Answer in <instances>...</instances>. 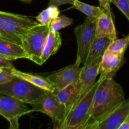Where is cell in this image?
Segmentation results:
<instances>
[{"label":"cell","instance_id":"e0dca14e","mask_svg":"<svg viewBox=\"0 0 129 129\" xmlns=\"http://www.w3.org/2000/svg\"><path fill=\"white\" fill-rule=\"evenodd\" d=\"M12 73L15 76L22 78V79L29 82L31 84H34L35 86L39 87L44 90L50 92H54L55 90L53 86L46 79V78H44V77L35 75V74H30V73L20 71L15 68L12 69Z\"/></svg>","mask_w":129,"mask_h":129},{"label":"cell","instance_id":"d6986e66","mask_svg":"<svg viewBox=\"0 0 129 129\" xmlns=\"http://www.w3.org/2000/svg\"><path fill=\"white\" fill-rule=\"evenodd\" d=\"M70 8L78 10L85 15L87 17L97 19L104 13V9L101 6H94L82 2L79 0H75Z\"/></svg>","mask_w":129,"mask_h":129},{"label":"cell","instance_id":"ac0fdd59","mask_svg":"<svg viewBox=\"0 0 129 129\" xmlns=\"http://www.w3.org/2000/svg\"><path fill=\"white\" fill-rule=\"evenodd\" d=\"M61 38L59 31H53L50 30L42 55V61L43 64L50 57L57 52L61 45Z\"/></svg>","mask_w":129,"mask_h":129},{"label":"cell","instance_id":"7402d4cb","mask_svg":"<svg viewBox=\"0 0 129 129\" xmlns=\"http://www.w3.org/2000/svg\"><path fill=\"white\" fill-rule=\"evenodd\" d=\"M73 19L68 17L65 15L58 16L56 18L53 19L51 22L50 30L53 31H58L59 30L67 26L72 25L73 24Z\"/></svg>","mask_w":129,"mask_h":129},{"label":"cell","instance_id":"1f68e13d","mask_svg":"<svg viewBox=\"0 0 129 129\" xmlns=\"http://www.w3.org/2000/svg\"><path fill=\"white\" fill-rule=\"evenodd\" d=\"M20 1H24V0H20Z\"/></svg>","mask_w":129,"mask_h":129},{"label":"cell","instance_id":"d4e9b609","mask_svg":"<svg viewBox=\"0 0 129 129\" xmlns=\"http://www.w3.org/2000/svg\"><path fill=\"white\" fill-rule=\"evenodd\" d=\"M15 67L11 63V60H9L5 58L0 57V69H13Z\"/></svg>","mask_w":129,"mask_h":129},{"label":"cell","instance_id":"ba28073f","mask_svg":"<svg viewBox=\"0 0 129 129\" xmlns=\"http://www.w3.org/2000/svg\"><path fill=\"white\" fill-rule=\"evenodd\" d=\"M33 112H39L52 118L54 128H59L66 113V108L53 92L48 91L40 100L31 105Z\"/></svg>","mask_w":129,"mask_h":129},{"label":"cell","instance_id":"9c48e42d","mask_svg":"<svg viewBox=\"0 0 129 129\" xmlns=\"http://www.w3.org/2000/svg\"><path fill=\"white\" fill-rule=\"evenodd\" d=\"M101 59H102V57L97 58L90 64L87 66H83L81 68L79 78H78L80 88L78 95L69 112L75 108V107L79 103L80 101L94 86L96 82V78L99 74V67Z\"/></svg>","mask_w":129,"mask_h":129},{"label":"cell","instance_id":"8992f818","mask_svg":"<svg viewBox=\"0 0 129 129\" xmlns=\"http://www.w3.org/2000/svg\"><path fill=\"white\" fill-rule=\"evenodd\" d=\"M33 112L27 103L9 96L0 94V115L9 122V128H19V118Z\"/></svg>","mask_w":129,"mask_h":129},{"label":"cell","instance_id":"cb8c5ba5","mask_svg":"<svg viewBox=\"0 0 129 129\" xmlns=\"http://www.w3.org/2000/svg\"><path fill=\"white\" fill-rule=\"evenodd\" d=\"M15 77V76L12 73V69H2V71L0 72V84L8 83Z\"/></svg>","mask_w":129,"mask_h":129},{"label":"cell","instance_id":"4dcf8cb0","mask_svg":"<svg viewBox=\"0 0 129 129\" xmlns=\"http://www.w3.org/2000/svg\"><path fill=\"white\" fill-rule=\"evenodd\" d=\"M0 38H1V39H2V37H1V35H0Z\"/></svg>","mask_w":129,"mask_h":129},{"label":"cell","instance_id":"f1b7e54d","mask_svg":"<svg viewBox=\"0 0 129 129\" xmlns=\"http://www.w3.org/2000/svg\"><path fill=\"white\" fill-rule=\"evenodd\" d=\"M31 0H24V1H28V2H29V1H30Z\"/></svg>","mask_w":129,"mask_h":129},{"label":"cell","instance_id":"44dd1931","mask_svg":"<svg viewBox=\"0 0 129 129\" xmlns=\"http://www.w3.org/2000/svg\"><path fill=\"white\" fill-rule=\"evenodd\" d=\"M129 45V34L125 37L121 39L112 40L106 50L114 54H125L126 48Z\"/></svg>","mask_w":129,"mask_h":129},{"label":"cell","instance_id":"ffe728a7","mask_svg":"<svg viewBox=\"0 0 129 129\" xmlns=\"http://www.w3.org/2000/svg\"><path fill=\"white\" fill-rule=\"evenodd\" d=\"M59 9L57 6L49 5L47 8L43 10L36 16L37 22L42 25H50L51 22L53 19L56 18L59 15Z\"/></svg>","mask_w":129,"mask_h":129},{"label":"cell","instance_id":"d6a6232c","mask_svg":"<svg viewBox=\"0 0 129 129\" xmlns=\"http://www.w3.org/2000/svg\"><path fill=\"white\" fill-rule=\"evenodd\" d=\"M98 1H99V0H98Z\"/></svg>","mask_w":129,"mask_h":129},{"label":"cell","instance_id":"277c9868","mask_svg":"<svg viewBox=\"0 0 129 129\" xmlns=\"http://www.w3.org/2000/svg\"><path fill=\"white\" fill-rule=\"evenodd\" d=\"M49 31V25L46 26L39 23L30 29L22 39V46L25 50L27 59L37 65L43 64L42 55Z\"/></svg>","mask_w":129,"mask_h":129},{"label":"cell","instance_id":"3957f363","mask_svg":"<svg viewBox=\"0 0 129 129\" xmlns=\"http://www.w3.org/2000/svg\"><path fill=\"white\" fill-rule=\"evenodd\" d=\"M48 92L16 76L8 83L0 84V94L13 97L30 105L40 100Z\"/></svg>","mask_w":129,"mask_h":129},{"label":"cell","instance_id":"484cf974","mask_svg":"<svg viewBox=\"0 0 129 129\" xmlns=\"http://www.w3.org/2000/svg\"><path fill=\"white\" fill-rule=\"evenodd\" d=\"M75 0H49V5L55 6L58 7L62 5L71 4L73 5Z\"/></svg>","mask_w":129,"mask_h":129},{"label":"cell","instance_id":"4fadbf2b","mask_svg":"<svg viewBox=\"0 0 129 129\" xmlns=\"http://www.w3.org/2000/svg\"><path fill=\"white\" fill-rule=\"evenodd\" d=\"M96 37L108 38L111 40L117 39L116 28L113 20L111 10L104 9L103 13L97 19Z\"/></svg>","mask_w":129,"mask_h":129},{"label":"cell","instance_id":"2e32d148","mask_svg":"<svg viewBox=\"0 0 129 129\" xmlns=\"http://www.w3.org/2000/svg\"><path fill=\"white\" fill-rule=\"evenodd\" d=\"M111 41V39L108 38H95L83 66L89 65L97 58L102 57Z\"/></svg>","mask_w":129,"mask_h":129},{"label":"cell","instance_id":"6da1fadb","mask_svg":"<svg viewBox=\"0 0 129 129\" xmlns=\"http://www.w3.org/2000/svg\"><path fill=\"white\" fill-rule=\"evenodd\" d=\"M125 101L122 87L113 78L104 79L95 92L89 117L83 129H94Z\"/></svg>","mask_w":129,"mask_h":129},{"label":"cell","instance_id":"4316f807","mask_svg":"<svg viewBox=\"0 0 129 129\" xmlns=\"http://www.w3.org/2000/svg\"><path fill=\"white\" fill-rule=\"evenodd\" d=\"M100 4V6L104 10H111L110 4L111 3V0H99Z\"/></svg>","mask_w":129,"mask_h":129},{"label":"cell","instance_id":"8fae6325","mask_svg":"<svg viewBox=\"0 0 129 129\" xmlns=\"http://www.w3.org/2000/svg\"><path fill=\"white\" fill-rule=\"evenodd\" d=\"M124 54H114L106 50L102 56L99 67V79L104 80L106 78H113L122 65Z\"/></svg>","mask_w":129,"mask_h":129},{"label":"cell","instance_id":"83f0119b","mask_svg":"<svg viewBox=\"0 0 129 129\" xmlns=\"http://www.w3.org/2000/svg\"><path fill=\"white\" fill-rule=\"evenodd\" d=\"M118 129H129V115L122 122Z\"/></svg>","mask_w":129,"mask_h":129},{"label":"cell","instance_id":"f546056e","mask_svg":"<svg viewBox=\"0 0 129 129\" xmlns=\"http://www.w3.org/2000/svg\"><path fill=\"white\" fill-rule=\"evenodd\" d=\"M1 71H2V69H0V72H1Z\"/></svg>","mask_w":129,"mask_h":129},{"label":"cell","instance_id":"30bf717a","mask_svg":"<svg viewBox=\"0 0 129 129\" xmlns=\"http://www.w3.org/2000/svg\"><path fill=\"white\" fill-rule=\"evenodd\" d=\"M81 63L80 59L77 57L74 64L50 74L46 77V79L51 83L55 90L63 89L78 80L81 70V68H80Z\"/></svg>","mask_w":129,"mask_h":129},{"label":"cell","instance_id":"7a4b0ae2","mask_svg":"<svg viewBox=\"0 0 129 129\" xmlns=\"http://www.w3.org/2000/svg\"><path fill=\"white\" fill-rule=\"evenodd\" d=\"M39 24L29 16L0 11V35L2 39L22 45L28 31Z\"/></svg>","mask_w":129,"mask_h":129},{"label":"cell","instance_id":"52a82bcc","mask_svg":"<svg viewBox=\"0 0 129 129\" xmlns=\"http://www.w3.org/2000/svg\"><path fill=\"white\" fill-rule=\"evenodd\" d=\"M96 18L87 17L83 23L74 29L77 43V57L80 59L82 64H84L90 47L96 38Z\"/></svg>","mask_w":129,"mask_h":129},{"label":"cell","instance_id":"5bb4252c","mask_svg":"<svg viewBox=\"0 0 129 129\" xmlns=\"http://www.w3.org/2000/svg\"><path fill=\"white\" fill-rule=\"evenodd\" d=\"M80 88V85L79 81L78 80L77 81L72 83L63 89H59V90H54V91L53 92L55 94L58 100L65 107L66 113L64 117L67 115L68 112L70 110L71 107L73 105L78 94Z\"/></svg>","mask_w":129,"mask_h":129},{"label":"cell","instance_id":"603a6c76","mask_svg":"<svg viewBox=\"0 0 129 129\" xmlns=\"http://www.w3.org/2000/svg\"><path fill=\"white\" fill-rule=\"evenodd\" d=\"M129 21V0H111Z\"/></svg>","mask_w":129,"mask_h":129},{"label":"cell","instance_id":"5b68a950","mask_svg":"<svg viewBox=\"0 0 129 129\" xmlns=\"http://www.w3.org/2000/svg\"><path fill=\"white\" fill-rule=\"evenodd\" d=\"M103 80L98 79L94 86L80 101L75 108L70 111L62 121L59 129H83L89 117L93 97L97 87Z\"/></svg>","mask_w":129,"mask_h":129},{"label":"cell","instance_id":"7c38bea8","mask_svg":"<svg viewBox=\"0 0 129 129\" xmlns=\"http://www.w3.org/2000/svg\"><path fill=\"white\" fill-rule=\"evenodd\" d=\"M129 115V99L125 100L104 120L99 123L94 129H118Z\"/></svg>","mask_w":129,"mask_h":129},{"label":"cell","instance_id":"9a60e30c","mask_svg":"<svg viewBox=\"0 0 129 129\" xmlns=\"http://www.w3.org/2000/svg\"><path fill=\"white\" fill-rule=\"evenodd\" d=\"M0 57L9 60L27 59L24 48L21 45L0 38Z\"/></svg>","mask_w":129,"mask_h":129}]
</instances>
